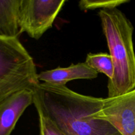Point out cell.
<instances>
[{
  "instance_id": "11",
  "label": "cell",
  "mask_w": 135,
  "mask_h": 135,
  "mask_svg": "<svg viewBox=\"0 0 135 135\" xmlns=\"http://www.w3.org/2000/svg\"><path fill=\"white\" fill-rule=\"evenodd\" d=\"M39 118L40 135H67L40 112H38Z\"/></svg>"
},
{
  "instance_id": "5",
  "label": "cell",
  "mask_w": 135,
  "mask_h": 135,
  "mask_svg": "<svg viewBox=\"0 0 135 135\" xmlns=\"http://www.w3.org/2000/svg\"><path fill=\"white\" fill-rule=\"evenodd\" d=\"M94 117L106 121L121 135H135V89L117 97L104 98Z\"/></svg>"
},
{
  "instance_id": "1",
  "label": "cell",
  "mask_w": 135,
  "mask_h": 135,
  "mask_svg": "<svg viewBox=\"0 0 135 135\" xmlns=\"http://www.w3.org/2000/svg\"><path fill=\"white\" fill-rule=\"evenodd\" d=\"M34 105L67 135H121L106 121L94 114L104 98L75 92L66 86L42 83L34 89Z\"/></svg>"
},
{
  "instance_id": "4",
  "label": "cell",
  "mask_w": 135,
  "mask_h": 135,
  "mask_svg": "<svg viewBox=\"0 0 135 135\" xmlns=\"http://www.w3.org/2000/svg\"><path fill=\"white\" fill-rule=\"evenodd\" d=\"M65 0H21L18 23L21 32L38 40L52 27Z\"/></svg>"
},
{
  "instance_id": "9",
  "label": "cell",
  "mask_w": 135,
  "mask_h": 135,
  "mask_svg": "<svg viewBox=\"0 0 135 135\" xmlns=\"http://www.w3.org/2000/svg\"><path fill=\"white\" fill-rule=\"evenodd\" d=\"M85 63L98 73H102L111 79L114 74V65L110 54L107 53H89Z\"/></svg>"
},
{
  "instance_id": "2",
  "label": "cell",
  "mask_w": 135,
  "mask_h": 135,
  "mask_svg": "<svg viewBox=\"0 0 135 135\" xmlns=\"http://www.w3.org/2000/svg\"><path fill=\"white\" fill-rule=\"evenodd\" d=\"M98 15L114 65V74L108 82V98L117 97L135 89L134 28L117 8L100 10Z\"/></svg>"
},
{
  "instance_id": "6",
  "label": "cell",
  "mask_w": 135,
  "mask_h": 135,
  "mask_svg": "<svg viewBox=\"0 0 135 135\" xmlns=\"http://www.w3.org/2000/svg\"><path fill=\"white\" fill-rule=\"evenodd\" d=\"M34 104V91L15 92L0 103V135H10L26 108Z\"/></svg>"
},
{
  "instance_id": "3",
  "label": "cell",
  "mask_w": 135,
  "mask_h": 135,
  "mask_svg": "<svg viewBox=\"0 0 135 135\" xmlns=\"http://www.w3.org/2000/svg\"><path fill=\"white\" fill-rule=\"evenodd\" d=\"M33 58L18 38L0 36V103L22 90L40 84Z\"/></svg>"
},
{
  "instance_id": "7",
  "label": "cell",
  "mask_w": 135,
  "mask_h": 135,
  "mask_svg": "<svg viewBox=\"0 0 135 135\" xmlns=\"http://www.w3.org/2000/svg\"><path fill=\"white\" fill-rule=\"evenodd\" d=\"M98 73L85 62L71 64L67 67H57L40 73L38 80L43 83L56 86H65L71 80L96 79Z\"/></svg>"
},
{
  "instance_id": "8",
  "label": "cell",
  "mask_w": 135,
  "mask_h": 135,
  "mask_svg": "<svg viewBox=\"0 0 135 135\" xmlns=\"http://www.w3.org/2000/svg\"><path fill=\"white\" fill-rule=\"evenodd\" d=\"M21 0H0V36L18 38Z\"/></svg>"
},
{
  "instance_id": "10",
  "label": "cell",
  "mask_w": 135,
  "mask_h": 135,
  "mask_svg": "<svg viewBox=\"0 0 135 135\" xmlns=\"http://www.w3.org/2000/svg\"><path fill=\"white\" fill-rule=\"evenodd\" d=\"M129 2V0H81L79 2V6L82 10H94L101 9H113L118 6Z\"/></svg>"
}]
</instances>
